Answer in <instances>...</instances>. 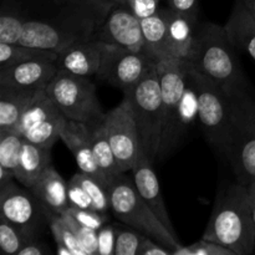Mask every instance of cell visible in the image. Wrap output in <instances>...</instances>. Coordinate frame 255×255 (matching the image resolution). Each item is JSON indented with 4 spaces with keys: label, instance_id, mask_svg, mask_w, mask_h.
Instances as JSON below:
<instances>
[{
    "label": "cell",
    "instance_id": "cell-1",
    "mask_svg": "<svg viewBox=\"0 0 255 255\" xmlns=\"http://www.w3.org/2000/svg\"><path fill=\"white\" fill-rule=\"evenodd\" d=\"M224 26L199 22L193 49L187 61L199 74L216 82L231 99L251 92L249 81Z\"/></svg>",
    "mask_w": 255,
    "mask_h": 255
},
{
    "label": "cell",
    "instance_id": "cell-2",
    "mask_svg": "<svg viewBox=\"0 0 255 255\" xmlns=\"http://www.w3.org/2000/svg\"><path fill=\"white\" fill-rule=\"evenodd\" d=\"M202 238L216 242L234 255L255 252V234L248 206V187L229 183L218 192L213 212Z\"/></svg>",
    "mask_w": 255,
    "mask_h": 255
},
{
    "label": "cell",
    "instance_id": "cell-3",
    "mask_svg": "<svg viewBox=\"0 0 255 255\" xmlns=\"http://www.w3.org/2000/svg\"><path fill=\"white\" fill-rule=\"evenodd\" d=\"M111 211L119 221L141 232L144 236L159 242L168 247L174 253L176 249L182 246L178 237L173 236L166 227L162 224L142 199L134 187L131 176L121 173L115 177L109 187Z\"/></svg>",
    "mask_w": 255,
    "mask_h": 255
},
{
    "label": "cell",
    "instance_id": "cell-4",
    "mask_svg": "<svg viewBox=\"0 0 255 255\" xmlns=\"http://www.w3.org/2000/svg\"><path fill=\"white\" fill-rule=\"evenodd\" d=\"M124 97L131 105L144 156L153 162L158 153L162 132V92L157 62L133 86L125 90Z\"/></svg>",
    "mask_w": 255,
    "mask_h": 255
},
{
    "label": "cell",
    "instance_id": "cell-5",
    "mask_svg": "<svg viewBox=\"0 0 255 255\" xmlns=\"http://www.w3.org/2000/svg\"><path fill=\"white\" fill-rule=\"evenodd\" d=\"M233 115L226 156L242 184L255 181V95L232 99Z\"/></svg>",
    "mask_w": 255,
    "mask_h": 255
},
{
    "label": "cell",
    "instance_id": "cell-6",
    "mask_svg": "<svg viewBox=\"0 0 255 255\" xmlns=\"http://www.w3.org/2000/svg\"><path fill=\"white\" fill-rule=\"evenodd\" d=\"M46 94L67 120L84 122L89 127L104 121L106 114L102 111L96 86L90 77L60 70L47 85Z\"/></svg>",
    "mask_w": 255,
    "mask_h": 255
},
{
    "label": "cell",
    "instance_id": "cell-7",
    "mask_svg": "<svg viewBox=\"0 0 255 255\" xmlns=\"http://www.w3.org/2000/svg\"><path fill=\"white\" fill-rule=\"evenodd\" d=\"M191 76L198 95V120L206 139L217 153L226 156L233 115L232 99L192 66Z\"/></svg>",
    "mask_w": 255,
    "mask_h": 255
},
{
    "label": "cell",
    "instance_id": "cell-8",
    "mask_svg": "<svg viewBox=\"0 0 255 255\" xmlns=\"http://www.w3.org/2000/svg\"><path fill=\"white\" fill-rule=\"evenodd\" d=\"M49 211L29 189L20 188L14 181L0 187V217L19 228L29 241L39 239L45 226H50Z\"/></svg>",
    "mask_w": 255,
    "mask_h": 255
},
{
    "label": "cell",
    "instance_id": "cell-9",
    "mask_svg": "<svg viewBox=\"0 0 255 255\" xmlns=\"http://www.w3.org/2000/svg\"><path fill=\"white\" fill-rule=\"evenodd\" d=\"M104 126L110 144L116 156L122 173H127L144 156L138 128L128 100L125 99L115 109L107 112Z\"/></svg>",
    "mask_w": 255,
    "mask_h": 255
},
{
    "label": "cell",
    "instance_id": "cell-10",
    "mask_svg": "<svg viewBox=\"0 0 255 255\" xmlns=\"http://www.w3.org/2000/svg\"><path fill=\"white\" fill-rule=\"evenodd\" d=\"M67 119L52 102L46 89L40 90L31 104L25 110L15 131L26 141L41 147L52 148L61 139Z\"/></svg>",
    "mask_w": 255,
    "mask_h": 255
},
{
    "label": "cell",
    "instance_id": "cell-11",
    "mask_svg": "<svg viewBox=\"0 0 255 255\" xmlns=\"http://www.w3.org/2000/svg\"><path fill=\"white\" fill-rule=\"evenodd\" d=\"M189 67V62L184 60H162L157 62L162 92V132L157 158L163 157L171 139L188 81Z\"/></svg>",
    "mask_w": 255,
    "mask_h": 255
},
{
    "label": "cell",
    "instance_id": "cell-12",
    "mask_svg": "<svg viewBox=\"0 0 255 255\" xmlns=\"http://www.w3.org/2000/svg\"><path fill=\"white\" fill-rule=\"evenodd\" d=\"M91 39L124 47L134 52H144L141 19L127 5L110 10Z\"/></svg>",
    "mask_w": 255,
    "mask_h": 255
},
{
    "label": "cell",
    "instance_id": "cell-13",
    "mask_svg": "<svg viewBox=\"0 0 255 255\" xmlns=\"http://www.w3.org/2000/svg\"><path fill=\"white\" fill-rule=\"evenodd\" d=\"M154 62L146 52L114 46L105 57L97 77L124 92L133 86Z\"/></svg>",
    "mask_w": 255,
    "mask_h": 255
},
{
    "label": "cell",
    "instance_id": "cell-14",
    "mask_svg": "<svg viewBox=\"0 0 255 255\" xmlns=\"http://www.w3.org/2000/svg\"><path fill=\"white\" fill-rule=\"evenodd\" d=\"M115 45L90 39L72 44L59 52L56 64L60 70L79 76H97L104 60Z\"/></svg>",
    "mask_w": 255,
    "mask_h": 255
},
{
    "label": "cell",
    "instance_id": "cell-15",
    "mask_svg": "<svg viewBox=\"0 0 255 255\" xmlns=\"http://www.w3.org/2000/svg\"><path fill=\"white\" fill-rule=\"evenodd\" d=\"M60 71L56 60L39 57L0 69V86L21 90H41L55 79Z\"/></svg>",
    "mask_w": 255,
    "mask_h": 255
},
{
    "label": "cell",
    "instance_id": "cell-16",
    "mask_svg": "<svg viewBox=\"0 0 255 255\" xmlns=\"http://www.w3.org/2000/svg\"><path fill=\"white\" fill-rule=\"evenodd\" d=\"M61 141L74 154L80 171L95 177L109 188V178L105 176L95 158L94 149H92L91 129H90L89 125L67 120L64 129H62Z\"/></svg>",
    "mask_w": 255,
    "mask_h": 255
},
{
    "label": "cell",
    "instance_id": "cell-17",
    "mask_svg": "<svg viewBox=\"0 0 255 255\" xmlns=\"http://www.w3.org/2000/svg\"><path fill=\"white\" fill-rule=\"evenodd\" d=\"M153 162L146 156H142L138 159L133 168L131 169V177L133 181L134 187L139 196L142 197L147 206L152 209L157 218L162 222L164 227L171 232L173 236H177L174 231L173 223L171 221L168 211L166 208V203L163 201L161 191V184H159L158 177L152 167Z\"/></svg>",
    "mask_w": 255,
    "mask_h": 255
},
{
    "label": "cell",
    "instance_id": "cell-18",
    "mask_svg": "<svg viewBox=\"0 0 255 255\" xmlns=\"http://www.w3.org/2000/svg\"><path fill=\"white\" fill-rule=\"evenodd\" d=\"M167 22V41L172 60L187 61L193 49L199 21L198 15L183 14L166 7L163 9Z\"/></svg>",
    "mask_w": 255,
    "mask_h": 255
},
{
    "label": "cell",
    "instance_id": "cell-19",
    "mask_svg": "<svg viewBox=\"0 0 255 255\" xmlns=\"http://www.w3.org/2000/svg\"><path fill=\"white\" fill-rule=\"evenodd\" d=\"M223 26L233 46L255 61V17L242 0H237Z\"/></svg>",
    "mask_w": 255,
    "mask_h": 255
},
{
    "label": "cell",
    "instance_id": "cell-20",
    "mask_svg": "<svg viewBox=\"0 0 255 255\" xmlns=\"http://www.w3.org/2000/svg\"><path fill=\"white\" fill-rule=\"evenodd\" d=\"M29 189L54 214H61L69 208L67 183L52 166H49Z\"/></svg>",
    "mask_w": 255,
    "mask_h": 255
},
{
    "label": "cell",
    "instance_id": "cell-21",
    "mask_svg": "<svg viewBox=\"0 0 255 255\" xmlns=\"http://www.w3.org/2000/svg\"><path fill=\"white\" fill-rule=\"evenodd\" d=\"M49 166H51V148L37 146L25 139L15 178L25 188H30Z\"/></svg>",
    "mask_w": 255,
    "mask_h": 255
},
{
    "label": "cell",
    "instance_id": "cell-22",
    "mask_svg": "<svg viewBox=\"0 0 255 255\" xmlns=\"http://www.w3.org/2000/svg\"><path fill=\"white\" fill-rule=\"evenodd\" d=\"M39 91L0 86V129L16 128L25 110Z\"/></svg>",
    "mask_w": 255,
    "mask_h": 255
},
{
    "label": "cell",
    "instance_id": "cell-23",
    "mask_svg": "<svg viewBox=\"0 0 255 255\" xmlns=\"http://www.w3.org/2000/svg\"><path fill=\"white\" fill-rule=\"evenodd\" d=\"M144 40V52L151 59L158 62L162 60H172L167 41V22L163 9H159L152 16L141 20Z\"/></svg>",
    "mask_w": 255,
    "mask_h": 255
},
{
    "label": "cell",
    "instance_id": "cell-24",
    "mask_svg": "<svg viewBox=\"0 0 255 255\" xmlns=\"http://www.w3.org/2000/svg\"><path fill=\"white\" fill-rule=\"evenodd\" d=\"M91 129V141H92V149H94L95 158H96L97 163H99L100 168L105 173V176L109 178L110 183L115 177L121 174V169H120L119 163H117L116 156L112 149L111 144H110L109 137L106 134V129H105L104 121L101 124L96 125L94 127H90Z\"/></svg>",
    "mask_w": 255,
    "mask_h": 255
},
{
    "label": "cell",
    "instance_id": "cell-25",
    "mask_svg": "<svg viewBox=\"0 0 255 255\" xmlns=\"http://www.w3.org/2000/svg\"><path fill=\"white\" fill-rule=\"evenodd\" d=\"M59 52L51 50L37 49V47L26 46L22 44H9V42H0V69L14 66L20 62L29 61L39 57L57 60Z\"/></svg>",
    "mask_w": 255,
    "mask_h": 255
},
{
    "label": "cell",
    "instance_id": "cell-26",
    "mask_svg": "<svg viewBox=\"0 0 255 255\" xmlns=\"http://www.w3.org/2000/svg\"><path fill=\"white\" fill-rule=\"evenodd\" d=\"M25 138L15 129H0V166L15 173Z\"/></svg>",
    "mask_w": 255,
    "mask_h": 255
},
{
    "label": "cell",
    "instance_id": "cell-27",
    "mask_svg": "<svg viewBox=\"0 0 255 255\" xmlns=\"http://www.w3.org/2000/svg\"><path fill=\"white\" fill-rule=\"evenodd\" d=\"M49 227L51 229L56 246L66 247L69 251H71L72 255H86L84 249L80 246V242L75 234L74 229L62 214L51 216Z\"/></svg>",
    "mask_w": 255,
    "mask_h": 255
},
{
    "label": "cell",
    "instance_id": "cell-28",
    "mask_svg": "<svg viewBox=\"0 0 255 255\" xmlns=\"http://www.w3.org/2000/svg\"><path fill=\"white\" fill-rule=\"evenodd\" d=\"M75 181L79 182L85 191L89 193L94 202L95 211L101 212V213H107L111 209V202H110V192L105 184H102L99 179L90 174L84 173V172H77L72 176Z\"/></svg>",
    "mask_w": 255,
    "mask_h": 255
},
{
    "label": "cell",
    "instance_id": "cell-29",
    "mask_svg": "<svg viewBox=\"0 0 255 255\" xmlns=\"http://www.w3.org/2000/svg\"><path fill=\"white\" fill-rule=\"evenodd\" d=\"M24 20L9 7H1L0 12V42L17 44L24 31Z\"/></svg>",
    "mask_w": 255,
    "mask_h": 255
},
{
    "label": "cell",
    "instance_id": "cell-30",
    "mask_svg": "<svg viewBox=\"0 0 255 255\" xmlns=\"http://www.w3.org/2000/svg\"><path fill=\"white\" fill-rule=\"evenodd\" d=\"M27 242L19 228L0 217V248L5 254L17 255Z\"/></svg>",
    "mask_w": 255,
    "mask_h": 255
},
{
    "label": "cell",
    "instance_id": "cell-31",
    "mask_svg": "<svg viewBox=\"0 0 255 255\" xmlns=\"http://www.w3.org/2000/svg\"><path fill=\"white\" fill-rule=\"evenodd\" d=\"M61 214L69 221L81 224L87 228L95 229V231H100L109 222L107 213H101L95 209H79L69 207Z\"/></svg>",
    "mask_w": 255,
    "mask_h": 255
},
{
    "label": "cell",
    "instance_id": "cell-32",
    "mask_svg": "<svg viewBox=\"0 0 255 255\" xmlns=\"http://www.w3.org/2000/svg\"><path fill=\"white\" fill-rule=\"evenodd\" d=\"M146 237L143 233L133 228L117 232L115 255H139V251Z\"/></svg>",
    "mask_w": 255,
    "mask_h": 255
},
{
    "label": "cell",
    "instance_id": "cell-33",
    "mask_svg": "<svg viewBox=\"0 0 255 255\" xmlns=\"http://www.w3.org/2000/svg\"><path fill=\"white\" fill-rule=\"evenodd\" d=\"M173 255H234V253L216 242L202 238L189 246H181L174 251Z\"/></svg>",
    "mask_w": 255,
    "mask_h": 255
},
{
    "label": "cell",
    "instance_id": "cell-34",
    "mask_svg": "<svg viewBox=\"0 0 255 255\" xmlns=\"http://www.w3.org/2000/svg\"><path fill=\"white\" fill-rule=\"evenodd\" d=\"M69 223L72 227V229H74L75 234H76L77 239L80 242V246L84 249L85 254L99 255V236H97V232L99 231L87 228V227H84L81 224H77L71 221H69Z\"/></svg>",
    "mask_w": 255,
    "mask_h": 255
},
{
    "label": "cell",
    "instance_id": "cell-35",
    "mask_svg": "<svg viewBox=\"0 0 255 255\" xmlns=\"http://www.w3.org/2000/svg\"><path fill=\"white\" fill-rule=\"evenodd\" d=\"M67 199H69V207H72V208L95 209L91 197L85 191L84 187L74 178L67 182Z\"/></svg>",
    "mask_w": 255,
    "mask_h": 255
},
{
    "label": "cell",
    "instance_id": "cell-36",
    "mask_svg": "<svg viewBox=\"0 0 255 255\" xmlns=\"http://www.w3.org/2000/svg\"><path fill=\"white\" fill-rule=\"evenodd\" d=\"M99 255H115L117 232L110 224H105L99 232Z\"/></svg>",
    "mask_w": 255,
    "mask_h": 255
},
{
    "label": "cell",
    "instance_id": "cell-37",
    "mask_svg": "<svg viewBox=\"0 0 255 255\" xmlns=\"http://www.w3.org/2000/svg\"><path fill=\"white\" fill-rule=\"evenodd\" d=\"M127 6L139 19H146L159 11V0H127Z\"/></svg>",
    "mask_w": 255,
    "mask_h": 255
},
{
    "label": "cell",
    "instance_id": "cell-38",
    "mask_svg": "<svg viewBox=\"0 0 255 255\" xmlns=\"http://www.w3.org/2000/svg\"><path fill=\"white\" fill-rule=\"evenodd\" d=\"M139 255H173V251L159 242L146 237L141 251H139Z\"/></svg>",
    "mask_w": 255,
    "mask_h": 255
},
{
    "label": "cell",
    "instance_id": "cell-39",
    "mask_svg": "<svg viewBox=\"0 0 255 255\" xmlns=\"http://www.w3.org/2000/svg\"><path fill=\"white\" fill-rule=\"evenodd\" d=\"M169 9L183 14L198 15V0H166Z\"/></svg>",
    "mask_w": 255,
    "mask_h": 255
},
{
    "label": "cell",
    "instance_id": "cell-40",
    "mask_svg": "<svg viewBox=\"0 0 255 255\" xmlns=\"http://www.w3.org/2000/svg\"><path fill=\"white\" fill-rule=\"evenodd\" d=\"M51 253L46 244L41 243L40 239H31L24 246L17 255H46Z\"/></svg>",
    "mask_w": 255,
    "mask_h": 255
},
{
    "label": "cell",
    "instance_id": "cell-41",
    "mask_svg": "<svg viewBox=\"0 0 255 255\" xmlns=\"http://www.w3.org/2000/svg\"><path fill=\"white\" fill-rule=\"evenodd\" d=\"M248 206L249 213H251L252 224H253L254 234H255V181L248 184Z\"/></svg>",
    "mask_w": 255,
    "mask_h": 255
},
{
    "label": "cell",
    "instance_id": "cell-42",
    "mask_svg": "<svg viewBox=\"0 0 255 255\" xmlns=\"http://www.w3.org/2000/svg\"><path fill=\"white\" fill-rule=\"evenodd\" d=\"M14 179H16L15 178L14 172L0 166V187L5 186V184H7L9 182H12Z\"/></svg>",
    "mask_w": 255,
    "mask_h": 255
},
{
    "label": "cell",
    "instance_id": "cell-43",
    "mask_svg": "<svg viewBox=\"0 0 255 255\" xmlns=\"http://www.w3.org/2000/svg\"><path fill=\"white\" fill-rule=\"evenodd\" d=\"M242 1H243V4L248 7L249 11H251L252 14H253V16L255 17V0H242Z\"/></svg>",
    "mask_w": 255,
    "mask_h": 255
},
{
    "label": "cell",
    "instance_id": "cell-44",
    "mask_svg": "<svg viewBox=\"0 0 255 255\" xmlns=\"http://www.w3.org/2000/svg\"><path fill=\"white\" fill-rule=\"evenodd\" d=\"M56 253L59 255H72L71 251H69L66 247L62 246H56Z\"/></svg>",
    "mask_w": 255,
    "mask_h": 255
},
{
    "label": "cell",
    "instance_id": "cell-45",
    "mask_svg": "<svg viewBox=\"0 0 255 255\" xmlns=\"http://www.w3.org/2000/svg\"><path fill=\"white\" fill-rule=\"evenodd\" d=\"M107 1L115 2V4H120V5H127V0H107Z\"/></svg>",
    "mask_w": 255,
    "mask_h": 255
},
{
    "label": "cell",
    "instance_id": "cell-46",
    "mask_svg": "<svg viewBox=\"0 0 255 255\" xmlns=\"http://www.w3.org/2000/svg\"><path fill=\"white\" fill-rule=\"evenodd\" d=\"M254 253H255V252H254Z\"/></svg>",
    "mask_w": 255,
    "mask_h": 255
}]
</instances>
